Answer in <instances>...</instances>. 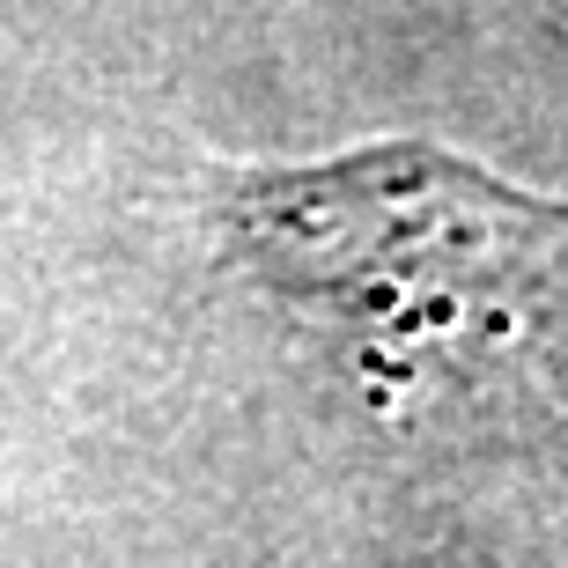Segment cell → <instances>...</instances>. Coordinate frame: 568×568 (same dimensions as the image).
<instances>
[{
	"label": "cell",
	"instance_id": "1",
	"mask_svg": "<svg viewBox=\"0 0 568 568\" xmlns=\"http://www.w3.org/2000/svg\"><path fill=\"white\" fill-rule=\"evenodd\" d=\"M236 258L325 317L369 392H436L539 333L568 295V200L436 141L222 178Z\"/></svg>",
	"mask_w": 568,
	"mask_h": 568
}]
</instances>
